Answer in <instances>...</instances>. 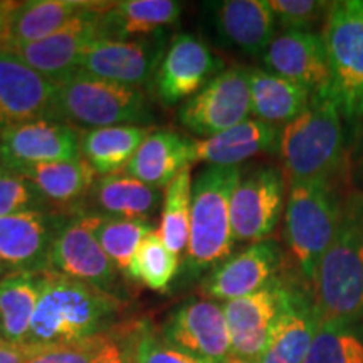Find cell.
<instances>
[{"label":"cell","mask_w":363,"mask_h":363,"mask_svg":"<svg viewBox=\"0 0 363 363\" xmlns=\"http://www.w3.org/2000/svg\"><path fill=\"white\" fill-rule=\"evenodd\" d=\"M278 155L288 185L347 180V126L330 84L311 93L306 110L281 128Z\"/></svg>","instance_id":"cell-1"},{"label":"cell","mask_w":363,"mask_h":363,"mask_svg":"<svg viewBox=\"0 0 363 363\" xmlns=\"http://www.w3.org/2000/svg\"><path fill=\"white\" fill-rule=\"evenodd\" d=\"M123 303L83 281L44 272L26 345L62 347L108 331Z\"/></svg>","instance_id":"cell-2"},{"label":"cell","mask_w":363,"mask_h":363,"mask_svg":"<svg viewBox=\"0 0 363 363\" xmlns=\"http://www.w3.org/2000/svg\"><path fill=\"white\" fill-rule=\"evenodd\" d=\"M311 291L323 323H363V192L348 190L342 224Z\"/></svg>","instance_id":"cell-3"},{"label":"cell","mask_w":363,"mask_h":363,"mask_svg":"<svg viewBox=\"0 0 363 363\" xmlns=\"http://www.w3.org/2000/svg\"><path fill=\"white\" fill-rule=\"evenodd\" d=\"M347 180H308L288 187L284 207V240L308 284L342 224ZM348 185V184H347Z\"/></svg>","instance_id":"cell-4"},{"label":"cell","mask_w":363,"mask_h":363,"mask_svg":"<svg viewBox=\"0 0 363 363\" xmlns=\"http://www.w3.org/2000/svg\"><path fill=\"white\" fill-rule=\"evenodd\" d=\"M239 167H212L199 172L192 185V211L185 269L189 276L212 271L233 254L230 199L239 184Z\"/></svg>","instance_id":"cell-5"},{"label":"cell","mask_w":363,"mask_h":363,"mask_svg":"<svg viewBox=\"0 0 363 363\" xmlns=\"http://www.w3.org/2000/svg\"><path fill=\"white\" fill-rule=\"evenodd\" d=\"M49 120L76 128H108L136 125L150 120L148 103L142 89L99 79L76 69L54 83Z\"/></svg>","instance_id":"cell-6"},{"label":"cell","mask_w":363,"mask_h":363,"mask_svg":"<svg viewBox=\"0 0 363 363\" xmlns=\"http://www.w3.org/2000/svg\"><path fill=\"white\" fill-rule=\"evenodd\" d=\"M330 88L348 136L363 118V0H337L323 24Z\"/></svg>","instance_id":"cell-7"},{"label":"cell","mask_w":363,"mask_h":363,"mask_svg":"<svg viewBox=\"0 0 363 363\" xmlns=\"http://www.w3.org/2000/svg\"><path fill=\"white\" fill-rule=\"evenodd\" d=\"M252 115L247 67L224 69L179 110V123L195 136L211 138Z\"/></svg>","instance_id":"cell-8"},{"label":"cell","mask_w":363,"mask_h":363,"mask_svg":"<svg viewBox=\"0 0 363 363\" xmlns=\"http://www.w3.org/2000/svg\"><path fill=\"white\" fill-rule=\"evenodd\" d=\"M283 170L272 165L242 172L230 199V224L235 242H261L278 227L286 207Z\"/></svg>","instance_id":"cell-9"},{"label":"cell","mask_w":363,"mask_h":363,"mask_svg":"<svg viewBox=\"0 0 363 363\" xmlns=\"http://www.w3.org/2000/svg\"><path fill=\"white\" fill-rule=\"evenodd\" d=\"M294 289L281 278H276L259 291L222 305L233 358L244 363L259 360L269 345L272 330L289 306Z\"/></svg>","instance_id":"cell-10"},{"label":"cell","mask_w":363,"mask_h":363,"mask_svg":"<svg viewBox=\"0 0 363 363\" xmlns=\"http://www.w3.org/2000/svg\"><path fill=\"white\" fill-rule=\"evenodd\" d=\"M170 347L201 363H229L230 335L222 305L214 299H189L170 313L162 326Z\"/></svg>","instance_id":"cell-11"},{"label":"cell","mask_w":363,"mask_h":363,"mask_svg":"<svg viewBox=\"0 0 363 363\" xmlns=\"http://www.w3.org/2000/svg\"><path fill=\"white\" fill-rule=\"evenodd\" d=\"M96 224L98 216L65 217L54 240L49 272L111 293L116 266L99 244Z\"/></svg>","instance_id":"cell-12"},{"label":"cell","mask_w":363,"mask_h":363,"mask_svg":"<svg viewBox=\"0 0 363 363\" xmlns=\"http://www.w3.org/2000/svg\"><path fill=\"white\" fill-rule=\"evenodd\" d=\"M110 6L111 4L93 2V6L76 16L57 33L38 43L19 45L11 52L44 78L56 83L78 69L83 52L101 39V13Z\"/></svg>","instance_id":"cell-13"},{"label":"cell","mask_w":363,"mask_h":363,"mask_svg":"<svg viewBox=\"0 0 363 363\" xmlns=\"http://www.w3.org/2000/svg\"><path fill=\"white\" fill-rule=\"evenodd\" d=\"M162 35L138 40L99 39L83 52L78 69L130 88L153 84L165 56Z\"/></svg>","instance_id":"cell-14"},{"label":"cell","mask_w":363,"mask_h":363,"mask_svg":"<svg viewBox=\"0 0 363 363\" xmlns=\"http://www.w3.org/2000/svg\"><path fill=\"white\" fill-rule=\"evenodd\" d=\"M224 69V61L201 38L180 34L172 39L153 86L162 104L175 106L197 94Z\"/></svg>","instance_id":"cell-15"},{"label":"cell","mask_w":363,"mask_h":363,"mask_svg":"<svg viewBox=\"0 0 363 363\" xmlns=\"http://www.w3.org/2000/svg\"><path fill=\"white\" fill-rule=\"evenodd\" d=\"M284 252L272 239L254 242L242 251L230 254L203 278L201 291L207 299L233 301L259 291L279 278Z\"/></svg>","instance_id":"cell-16"},{"label":"cell","mask_w":363,"mask_h":363,"mask_svg":"<svg viewBox=\"0 0 363 363\" xmlns=\"http://www.w3.org/2000/svg\"><path fill=\"white\" fill-rule=\"evenodd\" d=\"M78 158H81V133L61 121H29L0 133V165L6 170L19 172L39 163Z\"/></svg>","instance_id":"cell-17"},{"label":"cell","mask_w":363,"mask_h":363,"mask_svg":"<svg viewBox=\"0 0 363 363\" xmlns=\"http://www.w3.org/2000/svg\"><path fill=\"white\" fill-rule=\"evenodd\" d=\"M66 216L26 211L0 219V262L7 272H49L57 230Z\"/></svg>","instance_id":"cell-18"},{"label":"cell","mask_w":363,"mask_h":363,"mask_svg":"<svg viewBox=\"0 0 363 363\" xmlns=\"http://www.w3.org/2000/svg\"><path fill=\"white\" fill-rule=\"evenodd\" d=\"M54 81L11 51H0V133L29 121L49 120Z\"/></svg>","instance_id":"cell-19"},{"label":"cell","mask_w":363,"mask_h":363,"mask_svg":"<svg viewBox=\"0 0 363 363\" xmlns=\"http://www.w3.org/2000/svg\"><path fill=\"white\" fill-rule=\"evenodd\" d=\"M212 33L222 45L247 56H262L276 35L269 0H220L203 4Z\"/></svg>","instance_id":"cell-20"},{"label":"cell","mask_w":363,"mask_h":363,"mask_svg":"<svg viewBox=\"0 0 363 363\" xmlns=\"http://www.w3.org/2000/svg\"><path fill=\"white\" fill-rule=\"evenodd\" d=\"M266 71L278 74L310 93L330 84V66L323 35L315 30H283L261 56Z\"/></svg>","instance_id":"cell-21"},{"label":"cell","mask_w":363,"mask_h":363,"mask_svg":"<svg viewBox=\"0 0 363 363\" xmlns=\"http://www.w3.org/2000/svg\"><path fill=\"white\" fill-rule=\"evenodd\" d=\"M279 135L278 126L249 118L219 135L192 142L190 160L212 167H239L261 153H278Z\"/></svg>","instance_id":"cell-22"},{"label":"cell","mask_w":363,"mask_h":363,"mask_svg":"<svg viewBox=\"0 0 363 363\" xmlns=\"http://www.w3.org/2000/svg\"><path fill=\"white\" fill-rule=\"evenodd\" d=\"M321 323L311 288H296L272 330L269 345L256 363H303Z\"/></svg>","instance_id":"cell-23"},{"label":"cell","mask_w":363,"mask_h":363,"mask_svg":"<svg viewBox=\"0 0 363 363\" xmlns=\"http://www.w3.org/2000/svg\"><path fill=\"white\" fill-rule=\"evenodd\" d=\"M190 147L192 142L175 131H155L148 135L123 172L150 187L167 189L185 167L192 165Z\"/></svg>","instance_id":"cell-24"},{"label":"cell","mask_w":363,"mask_h":363,"mask_svg":"<svg viewBox=\"0 0 363 363\" xmlns=\"http://www.w3.org/2000/svg\"><path fill=\"white\" fill-rule=\"evenodd\" d=\"M249 86L254 118L278 128L291 123L310 104L306 88L261 67L249 69Z\"/></svg>","instance_id":"cell-25"},{"label":"cell","mask_w":363,"mask_h":363,"mask_svg":"<svg viewBox=\"0 0 363 363\" xmlns=\"http://www.w3.org/2000/svg\"><path fill=\"white\" fill-rule=\"evenodd\" d=\"M182 12L177 0H123L113 2L101 13V39L128 40L133 35H152L175 24Z\"/></svg>","instance_id":"cell-26"},{"label":"cell","mask_w":363,"mask_h":363,"mask_svg":"<svg viewBox=\"0 0 363 363\" xmlns=\"http://www.w3.org/2000/svg\"><path fill=\"white\" fill-rule=\"evenodd\" d=\"M91 6L93 2H81V0L19 2L16 12L12 13L4 51H12L19 45L33 44L49 38Z\"/></svg>","instance_id":"cell-27"},{"label":"cell","mask_w":363,"mask_h":363,"mask_svg":"<svg viewBox=\"0 0 363 363\" xmlns=\"http://www.w3.org/2000/svg\"><path fill=\"white\" fill-rule=\"evenodd\" d=\"M91 195L98 211L120 219H150L163 202L160 189L150 187L125 172L101 177L94 182Z\"/></svg>","instance_id":"cell-28"},{"label":"cell","mask_w":363,"mask_h":363,"mask_svg":"<svg viewBox=\"0 0 363 363\" xmlns=\"http://www.w3.org/2000/svg\"><path fill=\"white\" fill-rule=\"evenodd\" d=\"M150 130L138 125H120L81 133V155L96 175H111L126 169Z\"/></svg>","instance_id":"cell-29"},{"label":"cell","mask_w":363,"mask_h":363,"mask_svg":"<svg viewBox=\"0 0 363 363\" xmlns=\"http://www.w3.org/2000/svg\"><path fill=\"white\" fill-rule=\"evenodd\" d=\"M35 185L49 206H76L89 195L94 185V170L84 158L39 163L17 172Z\"/></svg>","instance_id":"cell-30"},{"label":"cell","mask_w":363,"mask_h":363,"mask_svg":"<svg viewBox=\"0 0 363 363\" xmlns=\"http://www.w3.org/2000/svg\"><path fill=\"white\" fill-rule=\"evenodd\" d=\"M43 274L7 272L0 279V335L9 343L26 345L29 338Z\"/></svg>","instance_id":"cell-31"},{"label":"cell","mask_w":363,"mask_h":363,"mask_svg":"<svg viewBox=\"0 0 363 363\" xmlns=\"http://www.w3.org/2000/svg\"><path fill=\"white\" fill-rule=\"evenodd\" d=\"M192 169L185 167L167 185L163 194L162 217L158 235L172 252L179 256L187 251L190 235V211H192Z\"/></svg>","instance_id":"cell-32"},{"label":"cell","mask_w":363,"mask_h":363,"mask_svg":"<svg viewBox=\"0 0 363 363\" xmlns=\"http://www.w3.org/2000/svg\"><path fill=\"white\" fill-rule=\"evenodd\" d=\"M128 350V325L103 331L83 342L49 347L27 363H110Z\"/></svg>","instance_id":"cell-33"},{"label":"cell","mask_w":363,"mask_h":363,"mask_svg":"<svg viewBox=\"0 0 363 363\" xmlns=\"http://www.w3.org/2000/svg\"><path fill=\"white\" fill-rule=\"evenodd\" d=\"M179 256L163 244L157 230L142 240L133 261L126 269V278L147 286L148 289L165 293L179 272Z\"/></svg>","instance_id":"cell-34"},{"label":"cell","mask_w":363,"mask_h":363,"mask_svg":"<svg viewBox=\"0 0 363 363\" xmlns=\"http://www.w3.org/2000/svg\"><path fill=\"white\" fill-rule=\"evenodd\" d=\"M153 233L152 219L98 216L96 238L116 269L126 272L142 240Z\"/></svg>","instance_id":"cell-35"},{"label":"cell","mask_w":363,"mask_h":363,"mask_svg":"<svg viewBox=\"0 0 363 363\" xmlns=\"http://www.w3.org/2000/svg\"><path fill=\"white\" fill-rule=\"evenodd\" d=\"M303 363H363V323H321Z\"/></svg>","instance_id":"cell-36"},{"label":"cell","mask_w":363,"mask_h":363,"mask_svg":"<svg viewBox=\"0 0 363 363\" xmlns=\"http://www.w3.org/2000/svg\"><path fill=\"white\" fill-rule=\"evenodd\" d=\"M128 347L135 363H201L170 347L145 320L128 325Z\"/></svg>","instance_id":"cell-37"},{"label":"cell","mask_w":363,"mask_h":363,"mask_svg":"<svg viewBox=\"0 0 363 363\" xmlns=\"http://www.w3.org/2000/svg\"><path fill=\"white\" fill-rule=\"evenodd\" d=\"M45 206L48 202L33 182L0 167V219L26 211H43Z\"/></svg>","instance_id":"cell-38"},{"label":"cell","mask_w":363,"mask_h":363,"mask_svg":"<svg viewBox=\"0 0 363 363\" xmlns=\"http://www.w3.org/2000/svg\"><path fill=\"white\" fill-rule=\"evenodd\" d=\"M276 24L284 30H313L326 19L331 2L325 0H269Z\"/></svg>","instance_id":"cell-39"},{"label":"cell","mask_w":363,"mask_h":363,"mask_svg":"<svg viewBox=\"0 0 363 363\" xmlns=\"http://www.w3.org/2000/svg\"><path fill=\"white\" fill-rule=\"evenodd\" d=\"M347 184L352 190L363 192V118L348 136Z\"/></svg>","instance_id":"cell-40"},{"label":"cell","mask_w":363,"mask_h":363,"mask_svg":"<svg viewBox=\"0 0 363 363\" xmlns=\"http://www.w3.org/2000/svg\"><path fill=\"white\" fill-rule=\"evenodd\" d=\"M43 350V347H35V345H13L9 342H0V363H27Z\"/></svg>","instance_id":"cell-41"},{"label":"cell","mask_w":363,"mask_h":363,"mask_svg":"<svg viewBox=\"0 0 363 363\" xmlns=\"http://www.w3.org/2000/svg\"><path fill=\"white\" fill-rule=\"evenodd\" d=\"M19 2H0V51L6 49L9 26H11L12 13L16 12Z\"/></svg>","instance_id":"cell-42"},{"label":"cell","mask_w":363,"mask_h":363,"mask_svg":"<svg viewBox=\"0 0 363 363\" xmlns=\"http://www.w3.org/2000/svg\"><path fill=\"white\" fill-rule=\"evenodd\" d=\"M110 363H135V362H133V358H131L130 347H128V350H126V352L123 353V355L118 357L116 360H113V362H110Z\"/></svg>","instance_id":"cell-43"},{"label":"cell","mask_w":363,"mask_h":363,"mask_svg":"<svg viewBox=\"0 0 363 363\" xmlns=\"http://www.w3.org/2000/svg\"><path fill=\"white\" fill-rule=\"evenodd\" d=\"M4 272H6V267H4L2 262H0V279L4 278Z\"/></svg>","instance_id":"cell-44"},{"label":"cell","mask_w":363,"mask_h":363,"mask_svg":"<svg viewBox=\"0 0 363 363\" xmlns=\"http://www.w3.org/2000/svg\"><path fill=\"white\" fill-rule=\"evenodd\" d=\"M229 363H244V362H239V360H235V358H230Z\"/></svg>","instance_id":"cell-45"},{"label":"cell","mask_w":363,"mask_h":363,"mask_svg":"<svg viewBox=\"0 0 363 363\" xmlns=\"http://www.w3.org/2000/svg\"><path fill=\"white\" fill-rule=\"evenodd\" d=\"M0 342H6V340H4V338H2V335H0Z\"/></svg>","instance_id":"cell-46"}]
</instances>
